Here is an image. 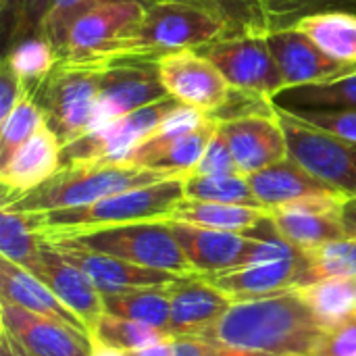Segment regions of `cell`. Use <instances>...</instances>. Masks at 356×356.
<instances>
[{
  "label": "cell",
  "instance_id": "1",
  "mask_svg": "<svg viewBox=\"0 0 356 356\" xmlns=\"http://www.w3.org/2000/svg\"><path fill=\"white\" fill-rule=\"evenodd\" d=\"M327 330L292 288L280 294L234 302L213 325L196 334L227 350L250 356H313Z\"/></svg>",
  "mask_w": 356,
  "mask_h": 356
},
{
  "label": "cell",
  "instance_id": "6",
  "mask_svg": "<svg viewBox=\"0 0 356 356\" xmlns=\"http://www.w3.org/2000/svg\"><path fill=\"white\" fill-rule=\"evenodd\" d=\"M102 65L58 63L33 90L31 98L42 108L46 125L60 146L90 134L100 94Z\"/></svg>",
  "mask_w": 356,
  "mask_h": 356
},
{
  "label": "cell",
  "instance_id": "7",
  "mask_svg": "<svg viewBox=\"0 0 356 356\" xmlns=\"http://www.w3.org/2000/svg\"><path fill=\"white\" fill-rule=\"evenodd\" d=\"M58 240H71L79 246L123 259L140 267L171 271L186 277L198 275L186 259L169 221H138L81 232Z\"/></svg>",
  "mask_w": 356,
  "mask_h": 356
},
{
  "label": "cell",
  "instance_id": "24",
  "mask_svg": "<svg viewBox=\"0 0 356 356\" xmlns=\"http://www.w3.org/2000/svg\"><path fill=\"white\" fill-rule=\"evenodd\" d=\"M248 181H250L254 196L265 209H275V207H282L300 198H309V196L342 194L330 184L309 173L290 156L254 175H248Z\"/></svg>",
  "mask_w": 356,
  "mask_h": 356
},
{
  "label": "cell",
  "instance_id": "16",
  "mask_svg": "<svg viewBox=\"0 0 356 356\" xmlns=\"http://www.w3.org/2000/svg\"><path fill=\"white\" fill-rule=\"evenodd\" d=\"M50 242L67 261L77 265L90 282L104 294H123L144 288H167L179 282L186 275H177L171 271H159L127 263L123 259L79 246L71 240H46ZM190 277V275H188Z\"/></svg>",
  "mask_w": 356,
  "mask_h": 356
},
{
  "label": "cell",
  "instance_id": "38",
  "mask_svg": "<svg viewBox=\"0 0 356 356\" xmlns=\"http://www.w3.org/2000/svg\"><path fill=\"white\" fill-rule=\"evenodd\" d=\"M50 6L52 0H8L0 10L6 50L23 40L42 35V23Z\"/></svg>",
  "mask_w": 356,
  "mask_h": 356
},
{
  "label": "cell",
  "instance_id": "23",
  "mask_svg": "<svg viewBox=\"0 0 356 356\" xmlns=\"http://www.w3.org/2000/svg\"><path fill=\"white\" fill-rule=\"evenodd\" d=\"M0 300L90 334L86 323L42 280L8 259H0Z\"/></svg>",
  "mask_w": 356,
  "mask_h": 356
},
{
  "label": "cell",
  "instance_id": "31",
  "mask_svg": "<svg viewBox=\"0 0 356 356\" xmlns=\"http://www.w3.org/2000/svg\"><path fill=\"white\" fill-rule=\"evenodd\" d=\"M184 198L200 200V202L263 207L259 202V198L254 196L248 177L242 175V173H229V175H186L184 177Z\"/></svg>",
  "mask_w": 356,
  "mask_h": 356
},
{
  "label": "cell",
  "instance_id": "49",
  "mask_svg": "<svg viewBox=\"0 0 356 356\" xmlns=\"http://www.w3.org/2000/svg\"><path fill=\"white\" fill-rule=\"evenodd\" d=\"M275 356H302V355H275Z\"/></svg>",
  "mask_w": 356,
  "mask_h": 356
},
{
  "label": "cell",
  "instance_id": "39",
  "mask_svg": "<svg viewBox=\"0 0 356 356\" xmlns=\"http://www.w3.org/2000/svg\"><path fill=\"white\" fill-rule=\"evenodd\" d=\"M104 2H117V0H52V6L42 23V38L56 50L58 58L65 50V42H67V33L71 25L81 15H86L88 10ZM140 2L150 4L152 0H140Z\"/></svg>",
  "mask_w": 356,
  "mask_h": 356
},
{
  "label": "cell",
  "instance_id": "30",
  "mask_svg": "<svg viewBox=\"0 0 356 356\" xmlns=\"http://www.w3.org/2000/svg\"><path fill=\"white\" fill-rule=\"evenodd\" d=\"M169 288H144L123 294H104V313L140 321L159 330L169 332L171 323V300Z\"/></svg>",
  "mask_w": 356,
  "mask_h": 356
},
{
  "label": "cell",
  "instance_id": "21",
  "mask_svg": "<svg viewBox=\"0 0 356 356\" xmlns=\"http://www.w3.org/2000/svg\"><path fill=\"white\" fill-rule=\"evenodd\" d=\"M60 169V142L44 125L4 165H0L2 204L42 186Z\"/></svg>",
  "mask_w": 356,
  "mask_h": 356
},
{
  "label": "cell",
  "instance_id": "47",
  "mask_svg": "<svg viewBox=\"0 0 356 356\" xmlns=\"http://www.w3.org/2000/svg\"><path fill=\"white\" fill-rule=\"evenodd\" d=\"M0 356H19V355L10 348V344H8L4 338H0Z\"/></svg>",
  "mask_w": 356,
  "mask_h": 356
},
{
  "label": "cell",
  "instance_id": "50",
  "mask_svg": "<svg viewBox=\"0 0 356 356\" xmlns=\"http://www.w3.org/2000/svg\"><path fill=\"white\" fill-rule=\"evenodd\" d=\"M350 73H356V67H355V69H350Z\"/></svg>",
  "mask_w": 356,
  "mask_h": 356
},
{
  "label": "cell",
  "instance_id": "10",
  "mask_svg": "<svg viewBox=\"0 0 356 356\" xmlns=\"http://www.w3.org/2000/svg\"><path fill=\"white\" fill-rule=\"evenodd\" d=\"M177 104L179 102L173 96L165 98L161 102H154L129 115H123L111 125L90 131L60 146V167L75 165V163H90V161L123 163L125 156L138 144H142Z\"/></svg>",
  "mask_w": 356,
  "mask_h": 356
},
{
  "label": "cell",
  "instance_id": "3",
  "mask_svg": "<svg viewBox=\"0 0 356 356\" xmlns=\"http://www.w3.org/2000/svg\"><path fill=\"white\" fill-rule=\"evenodd\" d=\"M181 200L184 177H169L159 184L106 196L86 207L27 215V219L44 240H58L81 232L138 221H167Z\"/></svg>",
  "mask_w": 356,
  "mask_h": 356
},
{
  "label": "cell",
  "instance_id": "5",
  "mask_svg": "<svg viewBox=\"0 0 356 356\" xmlns=\"http://www.w3.org/2000/svg\"><path fill=\"white\" fill-rule=\"evenodd\" d=\"M248 236H254L259 242L244 265L219 273H204L200 277L219 288L234 302L298 288L307 267V252L284 240L271 217L250 229Z\"/></svg>",
  "mask_w": 356,
  "mask_h": 356
},
{
  "label": "cell",
  "instance_id": "29",
  "mask_svg": "<svg viewBox=\"0 0 356 356\" xmlns=\"http://www.w3.org/2000/svg\"><path fill=\"white\" fill-rule=\"evenodd\" d=\"M294 290L327 332L356 315L355 277H330Z\"/></svg>",
  "mask_w": 356,
  "mask_h": 356
},
{
  "label": "cell",
  "instance_id": "2",
  "mask_svg": "<svg viewBox=\"0 0 356 356\" xmlns=\"http://www.w3.org/2000/svg\"><path fill=\"white\" fill-rule=\"evenodd\" d=\"M229 27L213 13L173 0H152L142 19L108 44L94 65L121 60H159L177 50H198L221 38H229Z\"/></svg>",
  "mask_w": 356,
  "mask_h": 356
},
{
  "label": "cell",
  "instance_id": "35",
  "mask_svg": "<svg viewBox=\"0 0 356 356\" xmlns=\"http://www.w3.org/2000/svg\"><path fill=\"white\" fill-rule=\"evenodd\" d=\"M200 6L219 17L232 31V35H265L269 33L263 0H173Z\"/></svg>",
  "mask_w": 356,
  "mask_h": 356
},
{
  "label": "cell",
  "instance_id": "4",
  "mask_svg": "<svg viewBox=\"0 0 356 356\" xmlns=\"http://www.w3.org/2000/svg\"><path fill=\"white\" fill-rule=\"evenodd\" d=\"M169 177L175 175L127 165V163H96V161L75 163V165L60 167L42 186L33 188L31 192L10 202H4L2 209L25 213V215L77 209L119 192L159 184Z\"/></svg>",
  "mask_w": 356,
  "mask_h": 356
},
{
  "label": "cell",
  "instance_id": "19",
  "mask_svg": "<svg viewBox=\"0 0 356 356\" xmlns=\"http://www.w3.org/2000/svg\"><path fill=\"white\" fill-rule=\"evenodd\" d=\"M169 223L186 259L198 275L219 273L244 265L259 242L254 236L248 234L209 229L177 221Z\"/></svg>",
  "mask_w": 356,
  "mask_h": 356
},
{
  "label": "cell",
  "instance_id": "44",
  "mask_svg": "<svg viewBox=\"0 0 356 356\" xmlns=\"http://www.w3.org/2000/svg\"><path fill=\"white\" fill-rule=\"evenodd\" d=\"M342 225L346 236L356 238V194H348L342 202Z\"/></svg>",
  "mask_w": 356,
  "mask_h": 356
},
{
  "label": "cell",
  "instance_id": "13",
  "mask_svg": "<svg viewBox=\"0 0 356 356\" xmlns=\"http://www.w3.org/2000/svg\"><path fill=\"white\" fill-rule=\"evenodd\" d=\"M156 65L169 96L207 115L221 113L229 104L232 92H236L225 75L198 50L165 54Z\"/></svg>",
  "mask_w": 356,
  "mask_h": 356
},
{
  "label": "cell",
  "instance_id": "51",
  "mask_svg": "<svg viewBox=\"0 0 356 356\" xmlns=\"http://www.w3.org/2000/svg\"><path fill=\"white\" fill-rule=\"evenodd\" d=\"M355 284H356V277H355Z\"/></svg>",
  "mask_w": 356,
  "mask_h": 356
},
{
  "label": "cell",
  "instance_id": "9",
  "mask_svg": "<svg viewBox=\"0 0 356 356\" xmlns=\"http://www.w3.org/2000/svg\"><path fill=\"white\" fill-rule=\"evenodd\" d=\"M288 140V156L342 194H356V142L307 125L273 106Z\"/></svg>",
  "mask_w": 356,
  "mask_h": 356
},
{
  "label": "cell",
  "instance_id": "25",
  "mask_svg": "<svg viewBox=\"0 0 356 356\" xmlns=\"http://www.w3.org/2000/svg\"><path fill=\"white\" fill-rule=\"evenodd\" d=\"M217 127H219V119L211 115L209 121L204 125H200L198 129H194L165 146L144 150V152H131V154H127V159L123 163L163 171V173H169L175 177H186L194 171V167L202 159Z\"/></svg>",
  "mask_w": 356,
  "mask_h": 356
},
{
  "label": "cell",
  "instance_id": "48",
  "mask_svg": "<svg viewBox=\"0 0 356 356\" xmlns=\"http://www.w3.org/2000/svg\"><path fill=\"white\" fill-rule=\"evenodd\" d=\"M6 4H8V0H0V10H2V8H4Z\"/></svg>",
  "mask_w": 356,
  "mask_h": 356
},
{
  "label": "cell",
  "instance_id": "41",
  "mask_svg": "<svg viewBox=\"0 0 356 356\" xmlns=\"http://www.w3.org/2000/svg\"><path fill=\"white\" fill-rule=\"evenodd\" d=\"M229 173H240V171L221 127H217L202 159L198 161V165L190 175H229Z\"/></svg>",
  "mask_w": 356,
  "mask_h": 356
},
{
  "label": "cell",
  "instance_id": "33",
  "mask_svg": "<svg viewBox=\"0 0 356 356\" xmlns=\"http://www.w3.org/2000/svg\"><path fill=\"white\" fill-rule=\"evenodd\" d=\"M44 238L31 227L27 215L8 209L0 211V254L10 263L31 269L40 259Z\"/></svg>",
  "mask_w": 356,
  "mask_h": 356
},
{
  "label": "cell",
  "instance_id": "43",
  "mask_svg": "<svg viewBox=\"0 0 356 356\" xmlns=\"http://www.w3.org/2000/svg\"><path fill=\"white\" fill-rule=\"evenodd\" d=\"M29 96V88L23 83V79L10 69L6 60H2L0 67V121L25 98Z\"/></svg>",
  "mask_w": 356,
  "mask_h": 356
},
{
  "label": "cell",
  "instance_id": "17",
  "mask_svg": "<svg viewBox=\"0 0 356 356\" xmlns=\"http://www.w3.org/2000/svg\"><path fill=\"white\" fill-rule=\"evenodd\" d=\"M144 10L146 2L140 0H117L94 6L71 25L60 63L94 65L108 44L142 19Z\"/></svg>",
  "mask_w": 356,
  "mask_h": 356
},
{
  "label": "cell",
  "instance_id": "46",
  "mask_svg": "<svg viewBox=\"0 0 356 356\" xmlns=\"http://www.w3.org/2000/svg\"><path fill=\"white\" fill-rule=\"evenodd\" d=\"M92 356H127V353H123V350H117V348H108V346L94 344V355Z\"/></svg>",
  "mask_w": 356,
  "mask_h": 356
},
{
  "label": "cell",
  "instance_id": "27",
  "mask_svg": "<svg viewBox=\"0 0 356 356\" xmlns=\"http://www.w3.org/2000/svg\"><path fill=\"white\" fill-rule=\"evenodd\" d=\"M269 217V209L263 207H244V204H221V202H200L184 198L167 221L190 223L209 229L238 232L248 234L259 223Z\"/></svg>",
  "mask_w": 356,
  "mask_h": 356
},
{
  "label": "cell",
  "instance_id": "40",
  "mask_svg": "<svg viewBox=\"0 0 356 356\" xmlns=\"http://www.w3.org/2000/svg\"><path fill=\"white\" fill-rule=\"evenodd\" d=\"M286 111V108H282ZM296 119L313 125L317 129L330 131L334 136L355 140L356 142V111H309V108H292L286 111Z\"/></svg>",
  "mask_w": 356,
  "mask_h": 356
},
{
  "label": "cell",
  "instance_id": "14",
  "mask_svg": "<svg viewBox=\"0 0 356 356\" xmlns=\"http://www.w3.org/2000/svg\"><path fill=\"white\" fill-rule=\"evenodd\" d=\"M219 127L232 148L238 171L246 177L288 159V140L273 104L219 119Z\"/></svg>",
  "mask_w": 356,
  "mask_h": 356
},
{
  "label": "cell",
  "instance_id": "32",
  "mask_svg": "<svg viewBox=\"0 0 356 356\" xmlns=\"http://www.w3.org/2000/svg\"><path fill=\"white\" fill-rule=\"evenodd\" d=\"M169 336L171 334L165 330H159V327H152V325H146L140 321H131V319L115 317L108 313H104L92 330L94 344L117 348L123 353H131V350H140V348L159 344V342L167 340Z\"/></svg>",
  "mask_w": 356,
  "mask_h": 356
},
{
  "label": "cell",
  "instance_id": "28",
  "mask_svg": "<svg viewBox=\"0 0 356 356\" xmlns=\"http://www.w3.org/2000/svg\"><path fill=\"white\" fill-rule=\"evenodd\" d=\"M271 104L286 111H356V73L323 83L286 88L271 100Z\"/></svg>",
  "mask_w": 356,
  "mask_h": 356
},
{
  "label": "cell",
  "instance_id": "42",
  "mask_svg": "<svg viewBox=\"0 0 356 356\" xmlns=\"http://www.w3.org/2000/svg\"><path fill=\"white\" fill-rule=\"evenodd\" d=\"M313 356H356V315L330 330Z\"/></svg>",
  "mask_w": 356,
  "mask_h": 356
},
{
  "label": "cell",
  "instance_id": "26",
  "mask_svg": "<svg viewBox=\"0 0 356 356\" xmlns=\"http://www.w3.org/2000/svg\"><path fill=\"white\" fill-rule=\"evenodd\" d=\"M305 33L323 54L332 60L348 67H356V15L346 10H325L300 17L290 25Z\"/></svg>",
  "mask_w": 356,
  "mask_h": 356
},
{
  "label": "cell",
  "instance_id": "36",
  "mask_svg": "<svg viewBox=\"0 0 356 356\" xmlns=\"http://www.w3.org/2000/svg\"><path fill=\"white\" fill-rule=\"evenodd\" d=\"M4 60L23 79V83L29 88V94L60 63L56 50L42 35L15 44L6 50Z\"/></svg>",
  "mask_w": 356,
  "mask_h": 356
},
{
  "label": "cell",
  "instance_id": "22",
  "mask_svg": "<svg viewBox=\"0 0 356 356\" xmlns=\"http://www.w3.org/2000/svg\"><path fill=\"white\" fill-rule=\"evenodd\" d=\"M171 336H196L213 325L234 300L200 275L181 277L169 288Z\"/></svg>",
  "mask_w": 356,
  "mask_h": 356
},
{
  "label": "cell",
  "instance_id": "20",
  "mask_svg": "<svg viewBox=\"0 0 356 356\" xmlns=\"http://www.w3.org/2000/svg\"><path fill=\"white\" fill-rule=\"evenodd\" d=\"M265 40L277 60L286 88L323 83L348 75V67L332 60L294 27L269 31L265 33Z\"/></svg>",
  "mask_w": 356,
  "mask_h": 356
},
{
  "label": "cell",
  "instance_id": "37",
  "mask_svg": "<svg viewBox=\"0 0 356 356\" xmlns=\"http://www.w3.org/2000/svg\"><path fill=\"white\" fill-rule=\"evenodd\" d=\"M0 123V165H4L33 134H38L46 125V117L35 100L31 96H25Z\"/></svg>",
  "mask_w": 356,
  "mask_h": 356
},
{
  "label": "cell",
  "instance_id": "18",
  "mask_svg": "<svg viewBox=\"0 0 356 356\" xmlns=\"http://www.w3.org/2000/svg\"><path fill=\"white\" fill-rule=\"evenodd\" d=\"M29 273L42 280L86 323L92 336L94 325L104 315V298L102 292L90 282V277L46 240L42 242L40 259L29 269Z\"/></svg>",
  "mask_w": 356,
  "mask_h": 356
},
{
  "label": "cell",
  "instance_id": "34",
  "mask_svg": "<svg viewBox=\"0 0 356 356\" xmlns=\"http://www.w3.org/2000/svg\"><path fill=\"white\" fill-rule=\"evenodd\" d=\"M330 277H356V238L346 236L309 250L298 288Z\"/></svg>",
  "mask_w": 356,
  "mask_h": 356
},
{
  "label": "cell",
  "instance_id": "8",
  "mask_svg": "<svg viewBox=\"0 0 356 356\" xmlns=\"http://www.w3.org/2000/svg\"><path fill=\"white\" fill-rule=\"evenodd\" d=\"M240 94L271 102L286 90L284 75L265 35H229L198 48Z\"/></svg>",
  "mask_w": 356,
  "mask_h": 356
},
{
  "label": "cell",
  "instance_id": "11",
  "mask_svg": "<svg viewBox=\"0 0 356 356\" xmlns=\"http://www.w3.org/2000/svg\"><path fill=\"white\" fill-rule=\"evenodd\" d=\"M165 98L171 96L161 81L156 60H121L102 65L100 94L90 131L106 127L119 117Z\"/></svg>",
  "mask_w": 356,
  "mask_h": 356
},
{
  "label": "cell",
  "instance_id": "12",
  "mask_svg": "<svg viewBox=\"0 0 356 356\" xmlns=\"http://www.w3.org/2000/svg\"><path fill=\"white\" fill-rule=\"evenodd\" d=\"M0 338L19 356H92L90 334L0 300Z\"/></svg>",
  "mask_w": 356,
  "mask_h": 356
},
{
  "label": "cell",
  "instance_id": "45",
  "mask_svg": "<svg viewBox=\"0 0 356 356\" xmlns=\"http://www.w3.org/2000/svg\"><path fill=\"white\" fill-rule=\"evenodd\" d=\"M127 356H175L173 355V336H169L167 340H163L159 344H152V346H146L140 350H131V353H127Z\"/></svg>",
  "mask_w": 356,
  "mask_h": 356
},
{
  "label": "cell",
  "instance_id": "15",
  "mask_svg": "<svg viewBox=\"0 0 356 356\" xmlns=\"http://www.w3.org/2000/svg\"><path fill=\"white\" fill-rule=\"evenodd\" d=\"M346 196L348 194L300 198L269 209V217L284 240L309 252L327 242L346 238L342 225V202Z\"/></svg>",
  "mask_w": 356,
  "mask_h": 356
}]
</instances>
